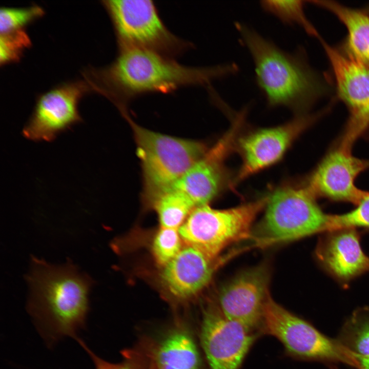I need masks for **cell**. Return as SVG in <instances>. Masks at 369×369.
Returning a JSON list of instances; mask_svg holds the SVG:
<instances>
[{"label":"cell","mask_w":369,"mask_h":369,"mask_svg":"<svg viewBox=\"0 0 369 369\" xmlns=\"http://www.w3.org/2000/svg\"><path fill=\"white\" fill-rule=\"evenodd\" d=\"M44 14L43 9L37 5L25 8H1L0 34L25 29L27 25Z\"/></svg>","instance_id":"obj_24"},{"label":"cell","mask_w":369,"mask_h":369,"mask_svg":"<svg viewBox=\"0 0 369 369\" xmlns=\"http://www.w3.org/2000/svg\"><path fill=\"white\" fill-rule=\"evenodd\" d=\"M263 10L286 25H297L309 34L320 38L315 27L309 20L301 1L265 0L260 2Z\"/></svg>","instance_id":"obj_22"},{"label":"cell","mask_w":369,"mask_h":369,"mask_svg":"<svg viewBox=\"0 0 369 369\" xmlns=\"http://www.w3.org/2000/svg\"><path fill=\"white\" fill-rule=\"evenodd\" d=\"M259 335L227 318L216 306L203 312L200 341L210 369H240Z\"/></svg>","instance_id":"obj_12"},{"label":"cell","mask_w":369,"mask_h":369,"mask_svg":"<svg viewBox=\"0 0 369 369\" xmlns=\"http://www.w3.org/2000/svg\"><path fill=\"white\" fill-rule=\"evenodd\" d=\"M102 3L110 17L118 50H147L175 59L193 47L167 28L153 1L107 0Z\"/></svg>","instance_id":"obj_6"},{"label":"cell","mask_w":369,"mask_h":369,"mask_svg":"<svg viewBox=\"0 0 369 369\" xmlns=\"http://www.w3.org/2000/svg\"><path fill=\"white\" fill-rule=\"evenodd\" d=\"M369 167V160L352 155L340 146L330 152L312 174L306 188L315 197L358 203L366 192L358 189L355 180Z\"/></svg>","instance_id":"obj_14"},{"label":"cell","mask_w":369,"mask_h":369,"mask_svg":"<svg viewBox=\"0 0 369 369\" xmlns=\"http://www.w3.org/2000/svg\"><path fill=\"white\" fill-rule=\"evenodd\" d=\"M270 279L265 264L242 271L220 290L217 307L227 318L260 334Z\"/></svg>","instance_id":"obj_11"},{"label":"cell","mask_w":369,"mask_h":369,"mask_svg":"<svg viewBox=\"0 0 369 369\" xmlns=\"http://www.w3.org/2000/svg\"><path fill=\"white\" fill-rule=\"evenodd\" d=\"M311 2L332 12L344 24L349 54L369 65V15L334 1Z\"/></svg>","instance_id":"obj_18"},{"label":"cell","mask_w":369,"mask_h":369,"mask_svg":"<svg viewBox=\"0 0 369 369\" xmlns=\"http://www.w3.org/2000/svg\"><path fill=\"white\" fill-rule=\"evenodd\" d=\"M246 113L242 110L235 114L229 130L209 148L171 189L184 193L196 207L209 204L218 196L225 184V160L236 145Z\"/></svg>","instance_id":"obj_9"},{"label":"cell","mask_w":369,"mask_h":369,"mask_svg":"<svg viewBox=\"0 0 369 369\" xmlns=\"http://www.w3.org/2000/svg\"><path fill=\"white\" fill-rule=\"evenodd\" d=\"M315 198L306 187L277 189L269 196L264 215L250 239L263 247L330 230L332 215L322 211Z\"/></svg>","instance_id":"obj_5"},{"label":"cell","mask_w":369,"mask_h":369,"mask_svg":"<svg viewBox=\"0 0 369 369\" xmlns=\"http://www.w3.org/2000/svg\"><path fill=\"white\" fill-rule=\"evenodd\" d=\"M89 86L84 81L69 82L42 94L23 130V135L33 141H51L81 122L78 103L90 90Z\"/></svg>","instance_id":"obj_10"},{"label":"cell","mask_w":369,"mask_h":369,"mask_svg":"<svg viewBox=\"0 0 369 369\" xmlns=\"http://www.w3.org/2000/svg\"><path fill=\"white\" fill-rule=\"evenodd\" d=\"M352 128L357 132L362 133L369 126V105L363 112L351 122Z\"/></svg>","instance_id":"obj_28"},{"label":"cell","mask_w":369,"mask_h":369,"mask_svg":"<svg viewBox=\"0 0 369 369\" xmlns=\"http://www.w3.org/2000/svg\"><path fill=\"white\" fill-rule=\"evenodd\" d=\"M76 340L91 357L96 369H131L127 363H112L102 359L96 355L82 340L78 338Z\"/></svg>","instance_id":"obj_27"},{"label":"cell","mask_w":369,"mask_h":369,"mask_svg":"<svg viewBox=\"0 0 369 369\" xmlns=\"http://www.w3.org/2000/svg\"><path fill=\"white\" fill-rule=\"evenodd\" d=\"M268 199L266 196L224 210L209 204L196 207L178 229L182 241L211 258H217L228 245L251 238L254 221Z\"/></svg>","instance_id":"obj_7"},{"label":"cell","mask_w":369,"mask_h":369,"mask_svg":"<svg viewBox=\"0 0 369 369\" xmlns=\"http://www.w3.org/2000/svg\"><path fill=\"white\" fill-rule=\"evenodd\" d=\"M345 227L369 228V192H365L352 211L332 215L331 230Z\"/></svg>","instance_id":"obj_26"},{"label":"cell","mask_w":369,"mask_h":369,"mask_svg":"<svg viewBox=\"0 0 369 369\" xmlns=\"http://www.w3.org/2000/svg\"><path fill=\"white\" fill-rule=\"evenodd\" d=\"M182 240L178 229L159 227L153 237L151 251L157 264L164 266L182 249Z\"/></svg>","instance_id":"obj_23"},{"label":"cell","mask_w":369,"mask_h":369,"mask_svg":"<svg viewBox=\"0 0 369 369\" xmlns=\"http://www.w3.org/2000/svg\"><path fill=\"white\" fill-rule=\"evenodd\" d=\"M231 256L213 259L195 248L186 245L162 267L160 280L175 298L181 300L192 298L208 286L218 268Z\"/></svg>","instance_id":"obj_15"},{"label":"cell","mask_w":369,"mask_h":369,"mask_svg":"<svg viewBox=\"0 0 369 369\" xmlns=\"http://www.w3.org/2000/svg\"><path fill=\"white\" fill-rule=\"evenodd\" d=\"M31 45V39L25 29L0 34L1 65L19 60Z\"/></svg>","instance_id":"obj_25"},{"label":"cell","mask_w":369,"mask_h":369,"mask_svg":"<svg viewBox=\"0 0 369 369\" xmlns=\"http://www.w3.org/2000/svg\"><path fill=\"white\" fill-rule=\"evenodd\" d=\"M234 63L192 67L154 52L140 49L118 50L109 65L95 70L94 90L119 109L131 100L151 93L169 94L189 86L211 85L212 81L237 73Z\"/></svg>","instance_id":"obj_1"},{"label":"cell","mask_w":369,"mask_h":369,"mask_svg":"<svg viewBox=\"0 0 369 369\" xmlns=\"http://www.w3.org/2000/svg\"><path fill=\"white\" fill-rule=\"evenodd\" d=\"M324 233L317 243L315 255L330 274L345 284L369 271V257L362 249L356 228H338Z\"/></svg>","instance_id":"obj_16"},{"label":"cell","mask_w":369,"mask_h":369,"mask_svg":"<svg viewBox=\"0 0 369 369\" xmlns=\"http://www.w3.org/2000/svg\"><path fill=\"white\" fill-rule=\"evenodd\" d=\"M309 122V118L298 117L280 126L255 130L237 139L236 146L242 163L235 182L277 162Z\"/></svg>","instance_id":"obj_13"},{"label":"cell","mask_w":369,"mask_h":369,"mask_svg":"<svg viewBox=\"0 0 369 369\" xmlns=\"http://www.w3.org/2000/svg\"><path fill=\"white\" fill-rule=\"evenodd\" d=\"M156 369H200L199 352L194 340L186 331L171 332L159 344Z\"/></svg>","instance_id":"obj_19"},{"label":"cell","mask_w":369,"mask_h":369,"mask_svg":"<svg viewBox=\"0 0 369 369\" xmlns=\"http://www.w3.org/2000/svg\"><path fill=\"white\" fill-rule=\"evenodd\" d=\"M235 26L252 57L256 83L268 106L298 110L308 105L317 86L300 49L289 52L243 23Z\"/></svg>","instance_id":"obj_3"},{"label":"cell","mask_w":369,"mask_h":369,"mask_svg":"<svg viewBox=\"0 0 369 369\" xmlns=\"http://www.w3.org/2000/svg\"><path fill=\"white\" fill-rule=\"evenodd\" d=\"M130 125L140 162L141 200L146 209L174 183L206 152L204 142L154 132L135 122L128 109L120 112Z\"/></svg>","instance_id":"obj_4"},{"label":"cell","mask_w":369,"mask_h":369,"mask_svg":"<svg viewBox=\"0 0 369 369\" xmlns=\"http://www.w3.org/2000/svg\"><path fill=\"white\" fill-rule=\"evenodd\" d=\"M195 207L184 193L171 189L155 199L148 210L156 212L160 227L178 229Z\"/></svg>","instance_id":"obj_20"},{"label":"cell","mask_w":369,"mask_h":369,"mask_svg":"<svg viewBox=\"0 0 369 369\" xmlns=\"http://www.w3.org/2000/svg\"><path fill=\"white\" fill-rule=\"evenodd\" d=\"M337 340L355 355L369 356V308H360L353 313Z\"/></svg>","instance_id":"obj_21"},{"label":"cell","mask_w":369,"mask_h":369,"mask_svg":"<svg viewBox=\"0 0 369 369\" xmlns=\"http://www.w3.org/2000/svg\"><path fill=\"white\" fill-rule=\"evenodd\" d=\"M359 363L360 369H369V356H362L356 355Z\"/></svg>","instance_id":"obj_29"},{"label":"cell","mask_w":369,"mask_h":369,"mask_svg":"<svg viewBox=\"0 0 369 369\" xmlns=\"http://www.w3.org/2000/svg\"><path fill=\"white\" fill-rule=\"evenodd\" d=\"M261 333L278 339L290 357L342 362L360 368L355 354L277 303L271 296L264 308Z\"/></svg>","instance_id":"obj_8"},{"label":"cell","mask_w":369,"mask_h":369,"mask_svg":"<svg viewBox=\"0 0 369 369\" xmlns=\"http://www.w3.org/2000/svg\"><path fill=\"white\" fill-rule=\"evenodd\" d=\"M28 275L30 312L50 341L76 332L85 324L93 281L69 261L54 265L36 258Z\"/></svg>","instance_id":"obj_2"},{"label":"cell","mask_w":369,"mask_h":369,"mask_svg":"<svg viewBox=\"0 0 369 369\" xmlns=\"http://www.w3.org/2000/svg\"><path fill=\"white\" fill-rule=\"evenodd\" d=\"M320 41L331 65L338 95L351 110L350 119L355 118L369 105V65Z\"/></svg>","instance_id":"obj_17"}]
</instances>
